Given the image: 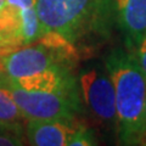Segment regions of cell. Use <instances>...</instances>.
Here are the masks:
<instances>
[{
	"mask_svg": "<svg viewBox=\"0 0 146 146\" xmlns=\"http://www.w3.org/2000/svg\"><path fill=\"white\" fill-rule=\"evenodd\" d=\"M116 93L117 128L123 143H139L146 131V74L134 56L118 51L107 61Z\"/></svg>",
	"mask_w": 146,
	"mask_h": 146,
	"instance_id": "cell-1",
	"label": "cell"
},
{
	"mask_svg": "<svg viewBox=\"0 0 146 146\" xmlns=\"http://www.w3.org/2000/svg\"><path fill=\"white\" fill-rule=\"evenodd\" d=\"M99 0H36L43 35L73 42L96 10Z\"/></svg>",
	"mask_w": 146,
	"mask_h": 146,
	"instance_id": "cell-2",
	"label": "cell"
},
{
	"mask_svg": "<svg viewBox=\"0 0 146 146\" xmlns=\"http://www.w3.org/2000/svg\"><path fill=\"white\" fill-rule=\"evenodd\" d=\"M42 36L36 0H4L0 7V49L28 45Z\"/></svg>",
	"mask_w": 146,
	"mask_h": 146,
	"instance_id": "cell-3",
	"label": "cell"
},
{
	"mask_svg": "<svg viewBox=\"0 0 146 146\" xmlns=\"http://www.w3.org/2000/svg\"><path fill=\"white\" fill-rule=\"evenodd\" d=\"M3 86L10 91L26 121L72 119L73 104L68 98V93L26 90L7 78Z\"/></svg>",
	"mask_w": 146,
	"mask_h": 146,
	"instance_id": "cell-4",
	"label": "cell"
},
{
	"mask_svg": "<svg viewBox=\"0 0 146 146\" xmlns=\"http://www.w3.org/2000/svg\"><path fill=\"white\" fill-rule=\"evenodd\" d=\"M54 50L39 40L18 48L0 49V71L9 79L20 80L58 68Z\"/></svg>",
	"mask_w": 146,
	"mask_h": 146,
	"instance_id": "cell-5",
	"label": "cell"
},
{
	"mask_svg": "<svg viewBox=\"0 0 146 146\" xmlns=\"http://www.w3.org/2000/svg\"><path fill=\"white\" fill-rule=\"evenodd\" d=\"M80 89L84 101L101 121L117 123L116 93L110 74L90 70L80 76Z\"/></svg>",
	"mask_w": 146,
	"mask_h": 146,
	"instance_id": "cell-6",
	"label": "cell"
},
{
	"mask_svg": "<svg viewBox=\"0 0 146 146\" xmlns=\"http://www.w3.org/2000/svg\"><path fill=\"white\" fill-rule=\"evenodd\" d=\"M80 129L72 125L71 121L44 119L27 121L26 136L29 145L34 146H70L74 134Z\"/></svg>",
	"mask_w": 146,
	"mask_h": 146,
	"instance_id": "cell-7",
	"label": "cell"
},
{
	"mask_svg": "<svg viewBox=\"0 0 146 146\" xmlns=\"http://www.w3.org/2000/svg\"><path fill=\"white\" fill-rule=\"evenodd\" d=\"M116 9L128 42L138 45L146 35V0H116Z\"/></svg>",
	"mask_w": 146,
	"mask_h": 146,
	"instance_id": "cell-8",
	"label": "cell"
},
{
	"mask_svg": "<svg viewBox=\"0 0 146 146\" xmlns=\"http://www.w3.org/2000/svg\"><path fill=\"white\" fill-rule=\"evenodd\" d=\"M11 82L26 90L68 93L67 82L61 73L60 68H52V70H48L43 73H39V74L28 77V78H23L20 80H11Z\"/></svg>",
	"mask_w": 146,
	"mask_h": 146,
	"instance_id": "cell-9",
	"label": "cell"
},
{
	"mask_svg": "<svg viewBox=\"0 0 146 146\" xmlns=\"http://www.w3.org/2000/svg\"><path fill=\"white\" fill-rule=\"evenodd\" d=\"M25 117L22 116L10 91L4 86H0V121L9 123V124L22 125L21 121Z\"/></svg>",
	"mask_w": 146,
	"mask_h": 146,
	"instance_id": "cell-10",
	"label": "cell"
},
{
	"mask_svg": "<svg viewBox=\"0 0 146 146\" xmlns=\"http://www.w3.org/2000/svg\"><path fill=\"white\" fill-rule=\"evenodd\" d=\"M93 139L89 136V133L85 131L84 129H80L74 134V136L72 138L70 146H86V145H93Z\"/></svg>",
	"mask_w": 146,
	"mask_h": 146,
	"instance_id": "cell-11",
	"label": "cell"
},
{
	"mask_svg": "<svg viewBox=\"0 0 146 146\" xmlns=\"http://www.w3.org/2000/svg\"><path fill=\"white\" fill-rule=\"evenodd\" d=\"M136 61H138L139 66L141 67V70L144 71L146 74V35L139 42V44L136 45Z\"/></svg>",
	"mask_w": 146,
	"mask_h": 146,
	"instance_id": "cell-12",
	"label": "cell"
},
{
	"mask_svg": "<svg viewBox=\"0 0 146 146\" xmlns=\"http://www.w3.org/2000/svg\"><path fill=\"white\" fill-rule=\"evenodd\" d=\"M140 144H146V131H145V134L143 135V138H141V140H140Z\"/></svg>",
	"mask_w": 146,
	"mask_h": 146,
	"instance_id": "cell-13",
	"label": "cell"
},
{
	"mask_svg": "<svg viewBox=\"0 0 146 146\" xmlns=\"http://www.w3.org/2000/svg\"><path fill=\"white\" fill-rule=\"evenodd\" d=\"M144 115H145V124H146V98H145V108H144Z\"/></svg>",
	"mask_w": 146,
	"mask_h": 146,
	"instance_id": "cell-14",
	"label": "cell"
},
{
	"mask_svg": "<svg viewBox=\"0 0 146 146\" xmlns=\"http://www.w3.org/2000/svg\"><path fill=\"white\" fill-rule=\"evenodd\" d=\"M3 4H4V0H0V7L3 6Z\"/></svg>",
	"mask_w": 146,
	"mask_h": 146,
	"instance_id": "cell-15",
	"label": "cell"
}]
</instances>
